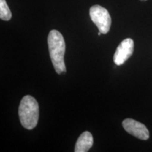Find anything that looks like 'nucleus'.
Listing matches in <instances>:
<instances>
[{"mask_svg":"<svg viewBox=\"0 0 152 152\" xmlns=\"http://www.w3.org/2000/svg\"><path fill=\"white\" fill-rule=\"evenodd\" d=\"M93 137L88 131L82 133L76 142L75 151V152H87L92 147Z\"/></svg>","mask_w":152,"mask_h":152,"instance_id":"6","label":"nucleus"},{"mask_svg":"<svg viewBox=\"0 0 152 152\" xmlns=\"http://www.w3.org/2000/svg\"><path fill=\"white\" fill-rule=\"evenodd\" d=\"M90 16L99 31L102 34H106L109 31L111 18L107 9L99 5L92 6L90 9Z\"/></svg>","mask_w":152,"mask_h":152,"instance_id":"3","label":"nucleus"},{"mask_svg":"<svg viewBox=\"0 0 152 152\" xmlns=\"http://www.w3.org/2000/svg\"><path fill=\"white\" fill-rule=\"evenodd\" d=\"M18 115L23 128L27 130L35 128L39 119V105L35 99L30 95L25 96L19 106Z\"/></svg>","mask_w":152,"mask_h":152,"instance_id":"2","label":"nucleus"},{"mask_svg":"<svg viewBox=\"0 0 152 152\" xmlns=\"http://www.w3.org/2000/svg\"><path fill=\"white\" fill-rule=\"evenodd\" d=\"M48 47L53 66L58 74L66 72L64 62V54L66 52V44L61 33L56 30L49 32L48 38Z\"/></svg>","mask_w":152,"mask_h":152,"instance_id":"1","label":"nucleus"},{"mask_svg":"<svg viewBox=\"0 0 152 152\" xmlns=\"http://www.w3.org/2000/svg\"><path fill=\"white\" fill-rule=\"evenodd\" d=\"M140 1H147V0H140Z\"/></svg>","mask_w":152,"mask_h":152,"instance_id":"8","label":"nucleus"},{"mask_svg":"<svg viewBox=\"0 0 152 152\" xmlns=\"http://www.w3.org/2000/svg\"><path fill=\"white\" fill-rule=\"evenodd\" d=\"M12 14L9 8L6 0H0V18L3 20H10Z\"/></svg>","mask_w":152,"mask_h":152,"instance_id":"7","label":"nucleus"},{"mask_svg":"<svg viewBox=\"0 0 152 152\" xmlns=\"http://www.w3.org/2000/svg\"><path fill=\"white\" fill-rule=\"evenodd\" d=\"M134 52V42L131 38H127L121 42L117 47L113 56L115 65L121 66L132 56Z\"/></svg>","mask_w":152,"mask_h":152,"instance_id":"4","label":"nucleus"},{"mask_svg":"<svg viewBox=\"0 0 152 152\" xmlns=\"http://www.w3.org/2000/svg\"><path fill=\"white\" fill-rule=\"evenodd\" d=\"M123 127L129 134L142 140L149 138V132L144 124L131 118L125 119L123 121Z\"/></svg>","mask_w":152,"mask_h":152,"instance_id":"5","label":"nucleus"}]
</instances>
